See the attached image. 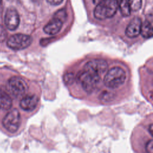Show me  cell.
<instances>
[{"mask_svg": "<svg viewBox=\"0 0 153 153\" xmlns=\"http://www.w3.org/2000/svg\"><path fill=\"white\" fill-rule=\"evenodd\" d=\"M118 8L117 0H100L94 10V17L98 20H104L112 17Z\"/></svg>", "mask_w": 153, "mask_h": 153, "instance_id": "cell-1", "label": "cell"}, {"mask_svg": "<svg viewBox=\"0 0 153 153\" xmlns=\"http://www.w3.org/2000/svg\"><path fill=\"white\" fill-rule=\"evenodd\" d=\"M126 78L124 70L120 67L110 69L104 77L105 85L111 88H116L123 84Z\"/></svg>", "mask_w": 153, "mask_h": 153, "instance_id": "cell-2", "label": "cell"}, {"mask_svg": "<svg viewBox=\"0 0 153 153\" xmlns=\"http://www.w3.org/2000/svg\"><path fill=\"white\" fill-rule=\"evenodd\" d=\"M20 114L16 109L8 111L2 119L4 127L10 133L16 132L20 126Z\"/></svg>", "mask_w": 153, "mask_h": 153, "instance_id": "cell-3", "label": "cell"}, {"mask_svg": "<svg viewBox=\"0 0 153 153\" xmlns=\"http://www.w3.org/2000/svg\"><path fill=\"white\" fill-rule=\"evenodd\" d=\"M32 42L30 36L23 33H16L7 40V46L13 50H21L28 47Z\"/></svg>", "mask_w": 153, "mask_h": 153, "instance_id": "cell-4", "label": "cell"}, {"mask_svg": "<svg viewBox=\"0 0 153 153\" xmlns=\"http://www.w3.org/2000/svg\"><path fill=\"white\" fill-rule=\"evenodd\" d=\"M7 88L12 96L18 98L26 93L27 90V85L22 78L15 76L8 80Z\"/></svg>", "mask_w": 153, "mask_h": 153, "instance_id": "cell-5", "label": "cell"}, {"mask_svg": "<svg viewBox=\"0 0 153 153\" xmlns=\"http://www.w3.org/2000/svg\"><path fill=\"white\" fill-rule=\"evenodd\" d=\"M78 80L86 92L91 93L99 83L100 76L84 71L79 75Z\"/></svg>", "mask_w": 153, "mask_h": 153, "instance_id": "cell-6", "label": "cell"}, {"mask_svg": "<svg viewBox=\"0 0 153 153\" xmlns=\"http://www.w3.org/2000/svg\"><path fill=\"white\" fill-rule=\"evenodd\" d=\"M108 68L106 62L100 59H94L88 62L84 66L85 71L100 76Z\"/></svg>", "mask_w": 153, "mask_h": 153, "instance_id": "cell-7", "label": "cell"}, {"mask_svg": "<svg viewBox=\"0 0 153 153\" xmlns=\"http://www.w3.org/2000/svg\"><path fill=\"white\" fill-rule=\"evenodd\" d=\"M4 22L6 27L10 30H16L20 23V17L17 11L13 8L7 9L4 19Z\"/></svg>", "mask_w": 153, "mask_h": 153, "instance_id": "cell-8", "label": "cell"}, {"mask_svg": "<svg viewBox=\"0 0 153 153\" xmlns=\"http://www.w3.org/2000/svg\"><path fill=\"white\" fill-rule=\"evenodd\" d=\"M142 21L139 17L133 18L126 29V35L128 38L137 37L140 33L141 30Z\"/></svg>", "mask_w": 153, "mask_h": 153, "instance_id": "cell-9", "label": "cell"}, {"mask_svg": "<svg viewBox=\"0 0 153 153\" xmlns=\"http://www.w3.org/2000/svg\"><path fill=\"white\" fill-rule=\"evenodd\" d=\"M38 101V97L36 95L28 94L21 99L20 106L24 111H32L37 106Z\"/></svg>", "mask_w": 153, "mask_h": 153, "instance_id": "cell-10", "label": "cell"}, {"mask_svg": "<svg viewBox=\"0 0 153 153\" xmlns=\"http://www.w3.org/2000/svg\"><path fill=\"white\" fill-rule=\"evenodd\" d=\"M63 22L60 19L54 17L44 27L45 33L48 35H54L57 33L61 29Z\"/></svg>", "mask_w": 153, "mask_h": 153, "instance_id": "cell-11", "label": "cell"}, {"mask_svg": "<svg viewBox=\"0 0 153 153\" xmlns=\"http://www.w3.org/2000/svg\"><path fill=\"white\" fill-rule=\"evenodd\" d=\"M11 106V97L4 90L0 88V109L8 110L10 109Z\"/></svg>", "mask_w": 153, "mask_h": 153, "instance_id": "cell-12", "label": "cell"}, {"mask_svg": "<svg viewBox=\"0 0 153 153\" xmlns=\"http://www.w3.org/2000/svg\"><path fill=\"white\" fill-rule=\"evenodd\" d=\"M152 23L149 20L142 23L140 33L145 38H150L152 36Z\"/></svg>", "mask_w": 153, "mask_h": 153, "instance_id": "cell-13", "label": "cell"}, {"mask_svg": "<svg viewBox=\"0 0 153 153\" xmlns=\"http://www.w3.org/2000/svg\"><path fill=\"white\" fill-rule=\"evenodd\" d=\"M118 7L120 13L123 17H128L130 15V8L127 0H121L119 2Z\"/></svg>", "mask_w": 153, "mask_h": 153, "instance_id": "cell-14", "label": "cell"}, {"mask_svg": "<svg viewBox=\"0 0 153 153\" xmlns=\"http://www.w3.org/2000/svg\"><path fill=\"white\" fill-rule=\"evenodd\" d=\"M130 10L136 11L142 7V0H127Z\"/></svg>", "mask_w": 153, "mask_h": 153, "instance_id": "cell-15", "label": "cell"}, {"mask_svg": "<svg viewBox=\"0 0 153 153\" xmlns=\"http://www.w3.org/2000/svg\"><path fill=\"white\" fill-rule=\"evenodd\" d=\"M63 79H64L65 82L66 84H72L74 80V76L73 74H72V73L66 74L63 77Z\"/></svg>", "mask_w": 153, "mask_h": 153, "instance_id": "cell-16", "label": "cell"}, {"mask_svg": "<svg viewBox=\"0 0 153 153\" xmlns=\"http://www.w3.org/2000/svg\"><path fill=\"white\" fill-rule=\"evenodd\" d=\"M7 36V33L5 28L0 25V43L4 41Z\"/></svg>", "mask_w": 153, "mask_h": 153, "instance_id": "cell-17", "label": "cell"}, {"mask_svg": "<svg viewBox=\"0 0 153 153\" xmlns=\"http://www.w3.org/2000/svg\"><path fill=\"white\" fill-rule=\"evenodd\" d=\"M145 150L147 153H153V141L152 139L147 142L145 145Z\"/></svg>", "mask_w": 153, "mask_h": 153, "instance_id": "cell-18", "label": "cell"}, {"mask_svg": "<svg viewBox=\"0 0 153 153\" xmlns=\"http://www.w3.org/2000/svg\"><path fill=\"white\" fill-rule=\"evenodd\" d=\"M47 1L51 5H58L62 2L63 0H47Z\"/></svg>", "mask_w": 153, "mask_h": 153, "instance_id": "cell-19", "label": "cell"}, {"mask_svg": "<svg viewBox=\"0 0 153 153\" xmlns=\"http://www.w3.org/2000/svg\"><path fill=\"white\" fill-rule=\"evenodd\" d=\"M149 133H150V134L151 136H152V130H153V127H152V124H151L150 126H149Z\"/></svg>", "mask_w": 153, "mask_h": 153, "instance_id": "cell-20", "label": "cell"}, {"mask_svg": "<svg viewBox=\"0 0 153 153\" xmlns=\"http://www.w3.org/2000/svg\"><path fill=\"white\" fill-rule=\"evenodd\" d=\"M117 1H118V2H120V1L121 0H117Z\"/></svg>", "mask_w": 153, "mask_h": 153, "instance_id": "cell-21", "label": "cell"}, {"mask_svg": "<svg viewBox=\"0 0 153 153\" xmlns=\"http://www.w3.org/2000/svg\"><path fill=\"white\" fill-rule=\"evenodd\" d=\"M1 1H2V0H0V4H1Z\"/></svg>", "mask_w": 153, "mask_h": 153, "instance_id": "cell-22", "label": "cell"}]
</instances>
